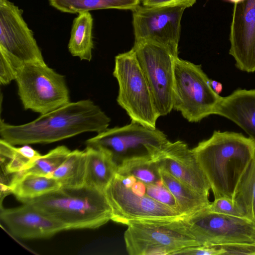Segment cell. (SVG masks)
Instances as JSON below:
<instances>
[{"label":"cell","mask_w":255,"mask_h":255,"mask_svg":"<svg viewBox=\"0 0 255 255\" xmlns=\"http://www.w3.org/2000/svg\"><path fill=\"white\" fill-rule=\"evenodd\" d=\"M145 195L154 200L181 213L173 195L164 183H146Z\"/></svg>","instance_id":"cell-28"},{"label":"cell","mask_w":255,"mask_h":255,"mask_svg":"<svg viewBox=\"0 0 255 255\" xmlns=\"http://www.w3.org/2000/svg\"><path fill=\"white\" fill-rule=\"evenodd\" d=\"M182 218L130 222L124 233L128 253L130 255H176L183 249L200 245Z\"/></svg>","instance_id":"cell-4"},{"label":"cell","mask_w":255,"mask_h":255,"mask_svg":"<svg viewBox=\"0 0 255 255\" xmlns=\"http://www.w3.org/2000/svg\"><path fill=\"white\" fill-rule=\"evenodd\" d=\"M229 54L240 70L255 71V0L235 3L230 35Z\"/></svg>","instance_id":"cell-15"},{"label":"cell","mask_w":255,"mask_h":255,"mask_svg":"<svg viewBox=\"0 0 255 255\" xmlns=\"http://www.w3.org/2000/svg\"><path fill=\"white\" fill-rule=\"evenodd\" d=\"M17 69L7 57L0 52V84L6 85L15 80Z\"/></svg>","instance_id":"cell-30"},{"label":"cell","mask_w":255,"mask_h":255,"mask_svg":"<svg viewBox=\"0 0 255 255\" xmlns=\"http://www.w3.org/2000/svg\"><path fill=\"white\" fill-rule=\"evenodd\" d=\"M160 170L163 183L173 195L183 217L198 212L210 205L209 196L196 191Z\"/></svg>","instance_id":"cell-20"},{"label":"cell","mask_w":255,"mask_h":255,"mask_svg":"<svg viewBox=\"0 0 255 255\" xmlns=\"http://www.w3.org/2000/svg\"><path fill=\"white\" fill-rule=\"evenodd\" d=\"M93 19L89 11L79 13L73 20L68 43L71 54L81 60L90 61L94 48Z\"/></svg>","instance_id":"cell-21"},{"label":"cell","mask_w":255,"mask_h":255,"mask_svg":"<svg viewBox=\"0 0 255 255\" xmlns=\"http://www.w3.org/2000/svg\"><path fill=\"white\" fill-rule=\"evenodd\" d=\"M132 49L159 117L167 115L173 110L175 57L165 47L152 41L134 42Z\"/></svg>","instance_id":"cell-9"},{"label":"cell","mask_w":255,"mask_h":255,"mask_svg":"<svg viewBox=\"0 0 255 255\" xmlns=\"http://www.w3.org/2000/svg\"><path fill=\"white\" fill-rule=\"evenodd\" d=\"M210 83L213 90L217 94L219 95V94L222 92L223 89L222 84L217 81L211 79L210 81Z\"/></svg>","instance_id":"cell-34"},{"label":"cell","mask_w":255,"mask_h":255,"mask_svg":"<svg viewBox=\"0 0 255 255\" xmlns=\"http://www.w3.org/2000/svg\"><path fill=\"white\" fill-rule=\"evenodd\" d=\"M1 161L4 164L7 174H14L29 168L41 154L29 144L15 147L0 138Z\"/></svg>","instance_id":"cell-23"},{"label":"cell","mask_w":255,"mask_h":255,"mask_svg":"<svg viewBox=\"0 0 255 255\" xmlns=\"http://www.w3.org/2000/svg\"><path fill=\"white\" fill-rule=\"evenodd\" d=\"M51 6L64 12L75 13L90 10L115 8L133 10L140 0H49Z\"/></svg>","instance_id":"cell-24"},{"label":"cell","mask_w":255,"mask_h":255,"mask_svg":"<svg viewBox=\"0 0 255 255\" xmlns=\"http://www.w3.org/2000/svg\"><path fill=\"white\" fill-rule=\"evenodd\" d=\"M153 159L161 169L196 191L209 195V182L185 142L169 141Z\"/></svg>","instance_id":"cell-14"},{"label":"cell","mask_w":255,"mask_h":255,"mask_svg":"<svg viewBox=\"0 0 255 255\" xmlns=\"http://www.w3.org/2000/svg\"><path fill=\"white\" fill-rule=\"evenodd\" d=\"M110 118L90 100L70 102L29 123L13 125L0 121L1 139L13 145L50 143L86 132H102Z\"/></svg>","instance_id":"cell-1"},{"label":"cell","mask_w":255,"mask_h":255,"mask_svg":"<svg viewBox=\"0 0 255 255\" xmlns=\"http://www.w3.org/2000/svg\"><path fill=\"white\" fill-rule=\"evenodd\" d=\"M200 245L255 244V222L209 211L206 208L182 218Z\"/></svg>","instance_id":"cell-10"},{"label":"cell","mask_w":255,"mask_h":255,"mask_svg":"<svg viewBox=\"0 0 255 255\" xmlns=\"http://www.w3.org/2000/svg\"><path fill=\"white\" fill-rule=\"evenodd\" d=\"M1 220L16 237L23 239L49 238L67 230L61 222L29 204L0 208Z\"/></svg>","instance_id":"cell-16"},{"label":"cell","mask_w":255,"mask_h":255,"mask_svg":"<svg viewBox=\"0 0 255 255\" xmlns=\"http://www.w3.org/2000/svg\"><path fill=\"white\" fill-rule=\"evenodd\" d=\"M196 0H143V5L149 7L182 5L186 8L193 5Z\"/></svg>","instance_id":"cell-33"},{"label":"cell","mask_w":255,"mask_h":255,"mask_svg":"<svg viewBox=\"0 0 255 255\" xmlns=\"http://www.w3.org/2000/svg\"><path fill=\"white\" fill-rule=\"evenodd\" d=\"M192 150L211 187L214 199L233 200L236 188L255 158V142L241 133L215 130Z\"/></svg>","instance_id":"cell-2"},{"label":"cell","mask_w":255,"mask_h":255,"mask_svg":"<svg viewBox=\"0 0 255 255\" xmlns=\"http://www.w3.org/2000/svg\"><path fill=\"white\" fill-rule=\"evenodd\" d=\"M169 141L160 130L131 122L97 133L86 140L85 144L105 151L118 167L130 159L153 158Z\"/></svg>","instance_id":"cell-8"},{"label":"cell","mask_w":255,"mask_h":255,"mask_svg":"<svg viewBox=\"0 0 255 255\" xmlns=\"http://www.w3.org/2000/svg\"><path fill=\"white\" fill-rule=\"evenodd\" d=\"M233 202L246 218L255 222V158L240 179Z\"/></svg>","instance_id":"cell-25"},{"label":"cell","mask_w":255,"mask_h":255,"mask_svg":"<svg viewBox=\"0 0 255 255\" xmlns=\"http://www.w3.org/2000/svg\"><path fill=\"white\" fill-rule=\"evenodd\" d=\"M117 172L132 175L147 184H163L160 168L151 157L136 158L126 161L118 167Z\"/></svg>","instance_id":"cell-26"},{"label":"cell","mask_w":255,"mask_h":255,"mask_svg":"<svg viewBox=\"0 0 255 255\" xmlns=\"http://www.w3.org/2000/svg\"><path fill=\"white\" fill-rule=\"evenodd\" d=\"M176 255H223V250L220 246L200 245L183 249Z\"/></svg>","instance_id":"cell-31"},{"label":"cell","mask_w":255,"mask_h":255,"mask_svg":"<svg viewBox=\"0 0 255 255\" xmlns=\"http://www.w3.org/2000/svg\"><path fill=\"white\" fill-rule=\"evenodd\" d=\"M21 202L31 205L62 223L67 230L97 229L112 218V209L104 192L85 185L61 187Z\"/></svg>","instance_id":"cell-3"},{"label":"cell","mask_w":255,"mask_h":255,"mask_svg":"<svg viewBox=\"0 0 255 255\" xmlns=\"http://www.w3.org/2000/svg\"><path fill=\"white\" fill-rule=\"evenodd\" d=\"M226 0L234 2V3H235L238 2L240 1H241L242 0Z\"/></svg>","instance_id":"cell-35"},{"label":"cell","mask_w":255,"mask_h":255,"mask_svg":"<svg viewBox=\"0 0 255 255\" xmlns=\"http://www.w3.org/2000/svg\"><path fill=\"white\" fill-rule=\"evenodd\" d=\"M15 81L26 110L42 115L70 102L65 76L45 62L24 64L17 69Z\"/></svg>","instance_id":"cell-7"},{"label":"cell","mask_w":255,"mask_h":255,"mask_svg":"<svg viewBox=\"0 0 255 255\" xmlns=\"http://www.w3.org/2000/svg\"><path fill=\"white\" fill-rule=\"evenodd\" d=\"M86 155L84 150L71 151L64 162L49 177L55 179L61 187L78 188L85 185Z\"/></svg>","instance_id":"cell-22"},{"label":"cell","mask_w":255,"mask_h":255,"mask_svg":"<svg viewBox=\"0 0 255 255\" xmlns=\"http://www.w3.org/2000/svg\"><path fill=\"white\" fill-rule=\"evenodd\" d=\"M215 115L236 124L255 142V90L238 89L222 97Z\"/></svg>","instance_id":"cell-17"},{"label":"cell","mask_w":255,"mask_h":255,"mask_svg":"<svg viewBox=\"0 0 255 255\" xmlns=\"http://www.w3.org/2000/svg\"><path fill=\"white\" fill-rule=\"evenodd\" d=\"M112 209L111 220L127 225L140 220H170L183 216L147 196L137 195L124 185L116 174L104 191Z\"/></svg>","instance_id":"cell-13"},{"label":"cell","mask_w":255,"mask_h":255,"mask_svg":"<svg viewBox=\"0 0 255 255\" xmlns=\"http://www.w3.org/2000/svg\"><path fill=\"white\" fill-rule=\"evenodd\" d=\"M7 0H0V52L17 69L24 64L45 62L41 51L22 16Z\"/></svg>","instance_id":"cell-12"},{"label":"cell","mask_w":255,"mask_h":255,"mask_svg":"<svg viewBox=\"0 0 255 255\" xmlns=\"http://www.w3.org/2000/svg\"><path fill=\"white\" fill-rule=\"evenodd\" d=\"M210 81L201 65L175 58L173 110L191 123L215 115L222 97L213 90Z\"/></svg>","instance_id":"cell-5"},{"label":"cell","mask_w":255,"mask_h":255,"mask_svg":"<svg viewBox=\"0 0 255 255\" xmlns=\"http://www.w3.org/2000/svg\"><path fill=\"white\" fill-rule=\"evenodd\" d=\"M182 5L137 6L133 11L134 42L152 41L165 47L174 57L178 54Z\"/></svg>","instance_id":"cell-11"},{"label":"cell","mask_w":255,"mask_h":255,"mask_svg":"<svg viewBox=\"0 0 255 255\" xmlns=\"http://www.w3.org/2000/svg\"><path fill=\"white\" fill-rule=\"evenodd\" d=\"M61 187L60 184L53 177L29 174L12 176L4 189L21 202L41 197Z\"/></svg>","instance_id":"cell-19"},{"label":"cell","mask_w":255,"mask_h":255,"mask_svg":"<svg viewBox=\"0 0 255 255\" xmlns=\"http://www.w3.org/2000/svg\"><path fill=\"white\" fill-rule=\"evenodd\" d=\"M86 155L85 186L104 192L116 174L118 166L104 150L91 146L84 149Z\"/></svg>","instance_id":"cell-18"},{"label":"cell","mask_w":255,"mask_h":255,"mask_svg":"<svg viewBox=\"0 0 255 255\" xmlns=\"http://www.w3.org/2000/svg\"><path fill=\"white\" fill-rule=\"evenodd\" d=\"M70 150L65 145H60L41 155L28 169L13 174L21 176L32 174L49 176L65 160Z\"/></svg>","instance_id":"cell-27"},{"label":"cell","mask_w":255,"mask_h":255,"mask_svg":"<svg viewBox=\"0 0 255 255\" xmlns=\"http://www.w3.org/2000/svg\"><path fill=\"white\" fill-rule=\"evenodd\" d=\"M210 212L234 217L246 218L236 207L233 200L227 197L214 199L206 208Z\"/></svg>","instance_id":"cell-29"},{"label":"cell","mask_w":255,"mask_h":255,"mask_svg":"<svg viewBox=\"0 0 255 255\" xmlns=\"http://www.w3.org/2000/svg\"><path fill=\"white\" fill-rule=\"evenodd\" d=\"M119 85L117 101L131 122L155 128L159 116L132 49L117 55L113 73Z\"/></svg>","instance_id":"cell-6"},{"label":"cell","mask_w":255,"mask_h":255,"mask_svg":"<svg viewBox=\"0 0 255 255\" xmlns=\"http://www.w3.org/2000/svg\"><path fill=\"white\" fill-rule=\"evenodd\" d=\"M223 255H255V244H233L220 246Z\"/></svg>","instance_id":"cell-32"}]
</instances>
